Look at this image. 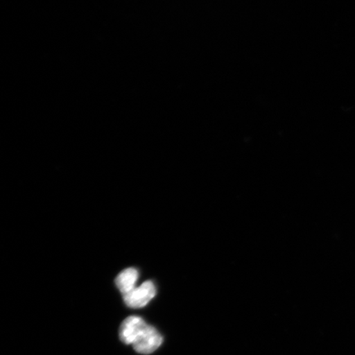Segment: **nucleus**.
I'll use <instances>...</instances> for the list:
<instances>
[{
    "instance_id": "1",
    "label": "nucleus",
    "mask_w": 355,
    "mask_h": 355,
    "mask_svg": "<svg viewBox=\"0 0 355 355\" xmlns=\"http://www.w3.org/2000/svg\"><path fill=\"white\" fill-rule=\"evenodd\" d=\"M155 294L157 288L153 282L148 281L123 295V300L128 308L141 309L145 307L154 298Z\"/></svg>"
},
{
    "instance_id": "2",
    "label": "nucleus",
    "mask_w": 355,
    "mask_h": 355,
    "mask_svg": "<svg viewBox=\"0 0 355 355\" xmlns=\"http://www.w3.org/2000/svg\"><path fill=\"white\" fill-rule=\"evenodd\" d=\"M162 343V336L154 327L148 325L132 346L137 353L150 354L159 349Z\"/></svg>"
},
{
    "instance_id": "3",
    "label": "nucleus",
    "mask_w": 355,
    "mask_h": 355,
    "mask_svg": "<svg viewBox=\"0 0 355 355\" xmlns=\"http://www.w3.org/2000/svg\"><path fill=\"white\" fill-rule=\"evenodd\" d=\"M148 326V324L140 317H128L122 322L119 328V339L124 344L132 345Z\"/></svg>"
},
{
    "instance_id": "4",
    "label": "nucleus",
    "mask_w": 355,
    "mask_h": 355,
    "mask_svg": "<svg viewBox=\"0 0 355 355\" xmlns=\"http://www.w3.org/2000/svg\"><path fill=\"white\" fill-rule=\"evenodd\" d=\"M137 279H139V272L137 269L131 268L123 270L119 273L115 279V284L123 295H125L135 290Z\"/></svg>"
}]
</instances>
